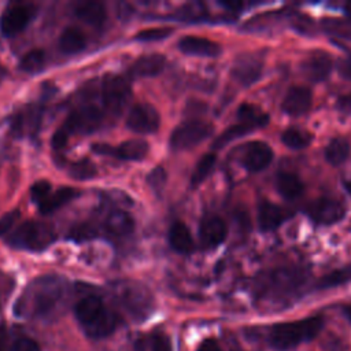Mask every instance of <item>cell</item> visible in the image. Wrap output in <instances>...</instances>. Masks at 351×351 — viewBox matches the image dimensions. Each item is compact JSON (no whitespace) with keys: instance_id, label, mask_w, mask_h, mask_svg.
Instances as JSON below:
<instances>
[{"instance_id":"obj_1","label":"cell","mask_w":351,"mask_h":351,"mask_svg":"<svg viewBox=\"0 0 351 351\" xmlns=\"http://www.w3.org/2000/svg\"><path fill=\"white\" fill-rule=\"evenodd\" d=\"M63 296L64 287L59 277H40L26 289V293L18 303V313L25 310L33 317H49L60 306Z\"/></svg>"},{"instance_id":"obj_2","label":"cell","mask_w":351,"mask_h":351,"mask_svg":"<svg viewBox=\"0 0 351 351\" xmlns=\"http://www.w3.org/2000/svg\"><path fill=\"white\" fill-rule=\"evenodd\" d=\"M74 314L84 332L93 339L111 335L118 325L117 314L95 295H88L77 302Z\"/></svg>"},{"instance_id":"obj_3","label":"cell","mask_w":351,"mask_h":351,"mask_svg":"<svg viewBox=\"0 0 351 351\" xmlns=\"http://www.w3.org/2000/svg\"><path fill=\"white\" fill-rule=\"evenodd\" d=\"M324 326L321 315H313L299 321L281 322L274 325L269 333V343L274 350L289 351L304 341L318 336Z\"/></svg>"},{"instance_id":"obj_4","label":"cell","mask_w":351,"mask_h":351,"mask_svg":"<svg viewBox=\"0 0 351 351\" xmlns=\"http://www.w3.org/2000/svg\"><path fill=\"white\" fill-rule=\"evenodd\" d=\"M103 121V112L92 104H84L69 114L64 123L55 132L52 145L59 149L63 148L70 136L77 133H92Z\"/></svg>"},{"instance_id":"obj_5","label":"cell","mask_w":351,"mask_h":351,"mask_svg":"<svg viewBox=\"0 0 351 351\" xmlns=\"http://www.w3.org/2000/svg\"><path fill=\"white\" fill-rule=\"evenodd\" d=\"M56 239V233L52 225L43 221H27L21 223L12 230L7 243L19 250L27 251H43L49 247Z\"/></svg>"},{"instance_id":"obj_6","label":"cell","mask_w":351,"mask_h":351,"mask_svg":"<svg viewBox=\"0 0 351 351\" xmlns=\"http://www.w3.org/2000/svg\"><path fill=\"white\" fill-rule=\"evenodd\" d=\"M130 97L129 81L122 75H107L101 85V100L104 108L112 114L119 115Z\"/></svg>"},{"instance_id":"obj_7","label":"cell","mask_w":351,"mask_h":351,"mask_svg":"<svg viewBox=\"0 0 351 351\" xmlns=\"http://www.w3.org/2000/svg\"><path fill=\"white\" fill-rule=\"evenodd\" d=\"M211 133H213L211 123L200 119H193L177 126L173 130L169 143L173 149H188L200 144Z\"/></svg>"},{"instance_id":"obj_8","label":"cell","mask_w":351,"mask_h":351,"mask_svg":"<svg viewBox=\"0 0 351 351\" xmlns=\"http://www.w3.org/2000/svg\"><path fill=\"white\" fill-rule=\"evenodd\" d=\"M37 10L33 4L15 3L4 8L0 16V32L5 37L21 33L34 18Z\"/></svg>"},{"instance_id":"obj_9","label":"cell","mask_w":351,"mask_h":351,"mask_svg":"<svg viewBox=\"0 0 351 351\" xmlns=\"http://www.w3.org/2000/svg\"><path fill=\"white\" fill-rule=\"evenodd\" d=\"M117 293L123 307L133 315H147V313H149L152 298L143 285L126 281L117 287Z\"/></svg>"},{"instance_id":"obj_10","label":"cell","mask_w":351,"mask_h":351,"mask_svg":"<svg viewBox=\"0 0 351 351\" xmlns=\"http://www.w3.org/2000/svg\"><path fill=\"white\" fill-rule=\"evenodd\" d=\"M306 211L308 217L319 225L336 223L341 221L346 214L344 206L339 200L332 197H318L313 200L306 207Z\"/></svg>"},{"instance_id":"obj_11","label":"cell","mask_w":351,"mask_h":351,"mask_svg":"<svg viewBox=\"0 0 351 351\" xmlns=\"http://www.w3.org/2000/svg\"><path fill=\"white\" fill-rule=\"evenodd\" d=\"M92 149L99 155L115 156L123 160H141L147 156L149 147L144 140H128L118 147L99 143L92 145Z\"/></svg>"},{"instance_id":"obj_12","label":"cell","mask_w":351,"mask_h":351,"mask_svg":"<svg viewBox=\"0 0 351 351\" xmlns=\"http://www.w3.org/2000/svg\"><path fill=\"white\" fill-rule=\"evenodd\" d=\"M126 125L136 133L149 134L158 130L160 125V117L155 107L149 104H137L129 111Z\"/></svg>"},{"instance_id":"obj_13","label":"cell","mask_w":351,"mask_h":351,"mask_svg":"<svg viewBox=\"0 0 351 351\" xmlns=\"http://www.w3.org/2000/svg\"><path fill=\"white\" fill-rule=\"evenodd\" d=\"M199 236L206 248H214L225 241L228 236V226L222 218L210 215L200 222Z\"/></svg>"},{"instance_id":"obj_14","label":"cell","mask_w":351,"mask_h":351,"mask_svg":"<svg viewBox=\"0 0 351 351\" xmlns=\"http://www.w3.org/2000/svg\"><path fill=\"white\" fill-rule=\"evenodd\" d=\"M332 70V59L326 52L315 51L306 56L302 63V71L310 81L319 82L328 78Z\"/></svg>"},{"instance_id":"obj_15","label":"cell","mask_w":351,"mask_h":351,"mask_svg":"<svg viewBox=\"0 0 351 351\" xmlns=\"http://www.w3.org/2000/svg\"><path fill=\"white\" fill-rule=\"evenodd\" d=\"M273 160L271 148L263 141H252L245 147L243 154V165L250 171H261Z\"/></svg>"},{"instance_id":"obj_16","label":"cell","mask_w":351,"mask_h":351,"mask_svg":"<svg viewBox=\"0 0 351 351\" xmlns=\"http://www.w3.org/2000/svg\"><path fill=\"white\" fill-rule=\"evenodd\" d=\"M262 74V63L252 55H241L233 64L232 75L233 78L244 85L248 86L256 82Z\"/></svg>"},{"instance_id":"obj_17","label":"cell","mask_w":351,"mask_h":351,"mask_svg":"<svg viewBox=\"0 0 351 351\" xmlns=\"http://www.w3.org/2000/svg\"><path fill=\"white\" fill-rule=\"evenodd\" d=\"M178 48L188 55L193 56H206V58H215L221 53V47L218 43L197 37V36H185L178 41Z\"/></svg>"},{"instance_id":"obj_18","label":"cell","mask_w":351,"mask_h":351,"mask_svg":"<svg viewBox=\"0 0 351 351\" xmlns=\"http://www.w3.org/2000/svg\"><path fill=\"white\" fill-rule=\"evenodd\" d=\"M311 107V92L308 88L304 86H292L284 100H282V110L288 115L299 117L306 114Z\"/></svg>"},{"instance_id":"obj_19","label":"cell","mask_w":351,"mask_h":351,"mask_svg":"<svg viewBox=\"0 0 351 351\" xmlns=\"http://www.w3.org/2000/svg\"><path fill=\"white\" fill-rule=\"evenodd\" d=\"M289 215L291 213L267 200L261 202L258 206V223L265 232L278 228Z\"/></svg>"},{"instance_id":"obj_20","label":"cell","mask_w":351,"mask_h":351,"mask_svg":"<svg viewBox=\"0 0 351 351\" xmlns=\"http://www.w3.org/2000/svg\"><path fill=\"white\" fill-rule=\"evenodd\" d=\"M166 64V58L162 53H148L140 56L130 67L133 77H152L159 74Z\"/></svg>"},{"instance_id":"obj_21","label":"cell","mask_w":351,"mask_h":351,"mask_svg":"<svg viewBox=\"0 0 351 351\" xmlns=\"http://www.w3.org/2000/svg\"><path fill=\"white\" fill-rule=\"evenodd\" d=\"M74 12H75V16L80 21L85 22L86 25L95 26V27L101 26L106 21V16H107L104 5L99 1L80 3V4H77Z\"/></svg>"},{"instance_id":"obj_22","label":"cell","mask_w":351,"mask_h":351,"mask_svg":"<svg viewBox=\"0 0 351 351\" xmlns=\"http://www.w3.org/2000/svg\"><path fill=\"white\" fill-rule=\"evenodd\" d=\"M104 230L111 236H126L133 230V219L122 210H112L104 219Z\"/></svg>"},{"instance_id":"obj_23","label":"cell","mask_w":351,"mask_h":351,"mask_svg":"<svg viewBox=\"0 0 351 351\" xmlns=\"http://www.w3.org/2000/svg\"><path fill=\"white\" fill-rule=\"evenodd\" d=\"M276 188L280 192V195L288 200L299 197L304 191V185L300 181V178L289 171L278 173L276 178Z\"/></svg>"},{"instance_id":"obj_24","label":"cell","mask_w":351,"mask_h":351,"mask_svg":"<svg viewBox=\"0 0 351 351\" xmlns=\"http://www.w3.org/2000/svg\"><path fill=\"white\" fill-rule=\"evenodd\" d=\"M86 47V37L84 32L75 26L66 27L59 37V48L62 52L73 55L81 52Z\"/></svg>"},{"instance_id":"obj_25","label":"cell","mask_w":351,"mask_h":351,"mask_svg":"<svg viewBox=\"0 0 351 351\" xmlns=\"http://www.w3.org/2000/svg\"><path fill=\"white\" fill-rule=\"evenodd\" d=\"M169 243L177 252L188 254L193 250V239L189 229L182 222H174L169 230Z\"/></svg>"},{"instance_id":"obj_26","label":"cell","mask_w":351,"mask_h":351,"mask_svg":"<svg viewBox=\"0 0 351 351\" xmlns=\"http://www.w3.org/2000/svg\"><path fill=\"white\" fill-rule=\"evenodd\" d=\"M77 195H78V192L75 189L69 188V186H63V188H60L55 192H51L48 195V197L38 204V210H40L41 214L53 213L58 208L67 204L69 202H71Z\"/></svg>"},{"instance_id":"obj_27","label":"cell","mask_w":351,"mask_h":351,"mask_svg":"<svg viewBox=\"0 0 351 351\" xmlns=\"http://www.w3.org/2000/svg\"><path fill=\"white\" fill-rule=\"evenodd\" d=\"M237 117H239L240 122L247 123V125L252 126L254 129L262 128V126L267 125V122H269L267 114H265L261 108H258L256 106L250 104V103H243L239 107Z\"/></svg>"},{"instance_id":"obj_28","label":"cell","mask_w":351,"mask_h":351,"mask_svg":"<svg viewBox=\"0 0 351 351\" xmlns=\"http://www.w3.org/2000/svg\"><path fill=\"white\" fill-rule=\"evenodd\" d=\"M348 155H350V144L347 140L340 137L330 140L325 148V158L333 166H339L343 162H346Z\"/></svg>"},{"instance_id":"obj_29","label":"cell","mask_w":351,"mask_h":351,"mask_svg":"<svg viewBox=\"0 0 351 351\" xmlns=\"http://www.w3.org/2000/svg\"><path fill=\"white\" fill-rule=\"evenodd\" d=\"M351 281V265H347L344 267L336 269L328 274H325L317 284L318 288L326 289V288H335L339 285H343L346 282Z\"/></svg>"},{"instance_id":"obj_30","label":"cell","mask_w":351,"mask_h":351,"mask_svg":"<svg viewBox=\"0 0 351 351\" xmlns=\"http://www.w3.org/2000/svg\"><path fill=\"white\" fill-rule=\"evenodd\" d=\"M252 130H254L252 126H250V125H247V123H243V122H239V123H236V125H232V126H229L226 130H223L222 134H219V136L215 138L213 147H214V148H222L223 145L229 144L230 141H233V140H236V138H239V137H243V136L248 134V133L252 132Z\"/></svg>"},{"instance_id":"obj_31","label":"cell","mask_w":351,"mask_h":351,"mask_svg":"<svg viewBox=\"0 0 351 351\" xmlns=\"http://www.w3.org/2000/svg\"><path fill=\"white\" fill-rule=\"evenodd\" d=\"M137 351H171V346L165 333H152L138 341Z\"/></svg>"},{"instance_id":"obj_32","label":"cell","mask_w":351,"mask_h":351,"mask_svg":"<svg viewBox=\"0 0 351 351\" xmlns=\"http://www.w3.org/2000/svg\"><path fill=\"white\" fill-rule=\"evenodd\" d=\"M281 141L292 149H302L310 144L311 134L300 129H287L281 134Z\"/></svg>"},{"instance_id":"obj_33","label":"cell","mask_w":351,"mask_h":351,"mask_svg":"<svg viewBox=\"0 0 351 351\" xmlns=\"http://www.w3.org/2000/svg\"><path fill=\"white\" fill-rule=\"evenodd\" d=\"M215 162H217L215 154H206V155H203L200 158V160L197 162L193 173H192L191 184L193 186H197L200 182H203L207 178V176L211 173V170L214 169Z\"/></svg>"},{"instance_id":"obj_34","label":"cell","mask_w":351,"mask_h":351,"mask_svg":"<svg viewBox=\"0 0 351 351\" xmlns=\"http://www.w3.org/2000/svg\"><path fill=\"white\" fill-rule=\"evenodd\" d=\"M45 63V52L43 49H32L23 55L19 67L26 73H36L43 69Z\"/></svg>"},{"instance_id":"obj_35","label":"cell","mask_w":351,"mask_h":351,"mask_svg":"<svg viewBox=\"0 0 351 351\" xmlns=\"http://www.w3.org/2000/svg\"><path fill=\"white\" fill-rule=\"evenodd\" d=\"M99 236V229L90 222H82L73 226L69 232V239L74 241H86Z\"/></svg>"},{"instance_id":"obj_36","label":"cell","mask_w":351,"mask_h":351,"mask_svg":"<svg viewBox=\"0 0 351 351\" xmlns=\"http://www.w3.org/2000/svg\"><path fill=\"white\" fill-rule=\"evenodd\" d=\"M70 174L73 178H77V180H89V178L95 177L96 169L92 162L84 159V160L75 162L70 166Z\"/></svg>"},{"instance_id":"obj_37","label":"cell","mask_w":351,"mask_h":351,"mask_svg":"<svg viewBox=\"0 0 351 351\" xmlns=\"http://www.w3.org/2000/svg\"><path fill=\"white\" fill-rule=\"evenodd\" d=\"M173 32V27L162 26V27H151L144 29L136 34V40L138 41H159L169 37Z\"/></svg>"},{"instance_id":"obj_38","label":"cell","mask_w":351,"mask_h":351,"mask_svg":"<svg viewBox=\"0 0 351 351\" xmlns=\"http://www.w3.org/2000/svg\"><path fill=\"white\" fill-rule=\"evenodd\" d=\"M51 192H52V188L48 181H38V182L33 184V186L30 189V196L38 206L41 202H44L48 197V195Z\"/></svg>"},{"instance_id":"obj_39","label":"cell","mask_w":351,"mask_h":351,"mask_svg":"<svg viewBox=\"0 0 351 351\" xmlns=\"http://www.w3.org/2000/svg\"><path fill=\"white\" fill-rule=\"evenodd\" d=\"M11 351H41V350L34 340L29 337H19L11 346Z\"/></svg>"},{"instance_id":"obj_40","label":"cell","mask_w":351,"mask_h":351,"mask_svg":"<svg viewBox=\"0 0 351 351\" xmlns=\"http://www.w3.org/2000/svg\"><path fill=\"white\" fill-rule=\"evenodd\" d=\"M16 217H18V211L14 210V211H10V213H7L5 215H3L0 218V236L5 234L11 229V226L14 225Z\"/></svg>"},{"instance_id":"obj_41","label":"cell","mask_w":351,"mask_h":351,"mask_svg":"<svg viewBox=\"0 0 351 351\" xmlns=\"http://www.w3.org/2000/svg\"><path fill=\"white\" fill-rule=\"evenodd\" d=\"M165 171L162 170V169H155L151 174H149V177H148V181H149V184L154 186V188H159V185H163V184H160L159 181L162 180V181H165Z\"/></svg>"},{"instance_id":"obj_42","label":"cell","mask_w":351,"mask_h":351,"mask_svg":"<svg viewBox=\"0 0 351 351\" xmlns=\"http://www.w3.org/2000/svg\"><path fill=\"white\" fill-rule=\"evenodd\" d=\"M197 351H222V350L214 339H206L200 343Z\"/></svg>"},{"instance_id":"obj_43","label":"cell","mask_w":351,"mask_h":351,"mask_svg":"<svg viewBox=\"0 0 351 351\" xmlns=\"http://www.w3.org/2000/svg\"><path fill=\"white\" fill-rule=\"evenodd\" d=\"M337 107H339L340 111L351 115V95H346V96L339 97Z\"/></svg>"},{"instance_id":"obj_44","label":"cell","mask_w":351,"mask_h":351,"mask_svg":"<svg viewBox=\"0 0 351 351\" xmlns=\"http://www.w3.org/2000/svg\"><path fill=\"white\" fill-rule=\"evenodd\" d=\"M339 73L347 78V80H351V56H348L347 59L341 60L340 64H339Z\"/></svg>"},{"instance_id":"obj_45","label":"cell","mask_w":351,"mask_h":351,"mask_svg":"<svg viewBox=\"0 0 351 351\" xmlns=\"http://www.w3.org/2000/svg\"><path fill=\"white\" fill-rule=\"evenodd\" d=\"M0 351H5V333L0 329Z\"/></svg>"},{"instance_id":"obj_46","label":"cell","mask_w":351,"mask_h":351,"mask_svg":"<svg viewBox=\"0 0 351 351\" xmlns=\"http://www.w3.org/2000/svg\"><path fill=\"white\" fill-rule=\"evenodd\" d=\"M344 11H346V14H347L348 16H351V1H348V3L344 4Z\"/></svg>"},{"instance_id":"obj_47","label":"cell","mask_w":351,"mask_h":351,"mask_svg":"<svg viewBox=\"0 0 351 351\" xmlns=\"http://www.w3.org/2000/svg\"><path fill=\"white\" fill-rule=\"evenodd\" d=\"M344 188L348 192V195L351 196V181H344Z\"/></svg>"},{"instance_id":"obj_48","label":"cell","mask_w":351,"mask_h":351,"mask_svg":"<svg viewBox=\"0 0 351 351\" xmlns=\"http://www.w3.org/2000/svg\"><path fill=\"white\" fill-rule=\"evenodd\" d=\"M344 311H346V314H347V317L351 319V306H348V307H346L344 308Z\"/></svg>"}]
</instances>
